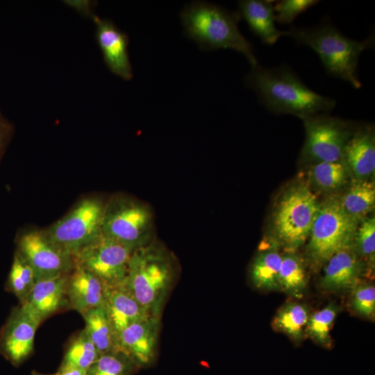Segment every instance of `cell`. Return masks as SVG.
<instances>
[{"label": "cell", "instance_id": "6da1fadb", "mask_svg": "<svg viewBox=\"0 0 375 375\" xmlns=\"http://www.w3.org/2000/svg\"><path fill=\"white\" fill-rule=\"evenodd\" d=\"M245 83L258 96L262 103L272 112L289 114L301 119L318 113H328L336 101L310 89L287 66L252 67L245 77Z\"/></svg>", "mask_w": 375, "mask_h": 375}, {"label": "cell", "instance_id": "7a4b0ae2", "mask_svg": "<svg viewBox=\"0 0 375 375\" xmlns=\"http://www.w3.org/2000/svg\"><path fill=\"white\" fill-rule=\"evenodd\" d=\"M176 275L171 252L153 240L133 250L123 287L151 316L160 317Z\"/></svg>", "mask_w": 375, "mask_h": 375}, {"label": "cell", "instance_id": "3957f363", "mask_svg": "<svg viewBox=\"0 0 375 375\" xmlns=\"http://www.w3.org/2000/svg\"><path fill=\"white\" fill-rule=\"evenodd\" d=\"M180 17L185 35L200 49H233L244 55L251 67L258 65L252 44L238 28L241 17L238 11L195 1L183 8Z\"/></svg>", "mask_w": 375, "mask_h": 375}, {"label": "cell", "instance_id": "277c9868", "mask_svg": "<svg viewBox=\"0 0 375 375\" xmlns=\"http://www.w3.org/2000/svg\"><path fill=\"white\" fill-rule=\"evenodd\" d=\"M285 32V36L312 49L328 74L347 81L356 89L362 86L358 74L359 58L363 51L372 47L374 35L354 40L328 21L312 28L292 27Z\"/></svg>", "mask_w": 375, "mask_h": 375}, {"label": "cell", "instance_id": "5b68a950", "mask_svg": "<svg viewBox=\"0 0 375 375\" xmlns=\"http://www.w3.org/2000/svg\"><path fill=\"white\" fill-rule=\"evenodd\" d=\"M319 206L306 184L297 183L286 190L273 212L272 247L295 253L308 239Z\"/></svg>", "mask_w": 375, "mask_h": 375}, {"label": "cell", "instance_id": "8992f818", "mask_svg": "<svg viewBox=\"0 0 375 375\" xmlns=\"http://www.w3.org/2000/svg\"><path fill=\"white\" fill-rule=\"evenodd\" d=\"M359 223L345 212L339 199L319 203L306 249L309 267L317 272L333 254L353 246Z\"/></svg>", "mask_w": 375, "mask_h": 375}, {"label": "cell", "instance_id": "52a82bcc", "mask_svg": "<svg viewBox=\"0 0 375 375\" xmlns=\"http://www.w3.org/2000/svg\"><path fill=\"white\" fill-rule=\"evenodd\" d=\"M102 234L133 249L154 239V217L150 206L131 197L117 194L106 202Z\"/></svg>", "mask_w": 375, "mask_h": 375}, {"label": "cell", "instance_id": "ba28073f", "mask_svg": "<svg viewBox=\"0 0 375 375\" xmlns=\"http://www.w3.org/2000/svg\"><path fill=\"white\" fill-rule=\"evenodd\" d=\"M106 204L97 197L84 198L44 232L56 246L74 256L102 235Z\"/></svg>", "mask_w": 375, "mask_h": 375}, {"label": "cell", "instance_id": "9c48e42d", "mask_svg": "<svg viewBox=\"0 0 375 375\" xmlns=\"http://www.w3.org/2000/svg\"><path fill=\"white\" fill-rule=\"evenodd\" d=\"M318 113L302 118L306 140L302 149L304 160L322 162L342 160L344 147L355 133L350 122Z\"/></svg>", "mask_w": 375, "mask_h": 375}, {"label": "cell", "instance_id": "30bf717a", "mask_svg": "<svg viewBox=\"0 0 375 375\" xmlns=\"http://www.w3.org/2000/svg\"><path fill=\"white\" fill-rule=\"evenodd\" d=\"M134 249L103 234L78 251L74 264L96 276L106 288L124 285Z\"/></svg>", "mask_w": 375, "mask_h": 375}, {"label": "cell", "instance_id": "8fae6325", "mask_svg": "<svg viewBox=\"0 0 375 375\" xmlns=\"http://www.w3.org/2000/svg\"><path fill=\"white\" fill-rule=\"evenodd\" d=\"M17 252L33 270L35 281L69 274L75 264L73 256L56 246L44 231H29L18 240Z\"/></svg>", "mask_w": 375, "mask_h": 375}, {"label": "cell", "instance_id": "7c38bea8", "mask_svg": "<svg viewBox=\"0 0 375 375\" xmlns=\"http://www.w3.org/2000/svg\"><path fill=\"white\" fill-rule=\"evenodd\" d=\"M42 321L21 304L15 309L0 337V351L10 362L19 365L32 352L36 330Z\"/></svg>", "mask_w": 375, "mask_h": 375}, {"label": "cell", "instance_id": "4fadbf2b", "mask_svg": "<svg viewBox=\"0 0 375 375\" xmlns=\"http://www.w3.org/2000/svg\"><path fill=\"white\" fill-rule=\"evenodd\" d=\"M95 24V37L108 69L124 81L133 78V68L128 55V36L112 21L97 15L91 17Z\"/></svg>", "mask_w": 375, "mask_h": 375}, {"label": "cell", "instance_id": "5bb4252c", "mask_svg": "<svg viewBox=\"0 0 375 375\" xmlns=\"http://www.w3.org/2000/svg\"><path fill=\"white\" fill-rule=\"evenodd\" d=\"M160 317H150L124 328L117 338V349L134 364L146 365L153 358L158 344Z\"/></svg>", "mask_w": 375, "mask_h": 375}, {"label": "cell", "instance_id": "9a60e30c", "mask_svg": "<svg viewBox=\"0 0 375 375\" xmlns=\"http://www.w3.org/2000/svg\"><path fill=\"white\" fill-rule=\"evenodd\" d=\"M324 266L319 285L326 292L351 290L363 272V263L353 245L333 254Z\"/></svg>", "mask_w": 375, "mask_h": 375}, {"label": "cell", "instance_id": "2e32d148", "mask_svg": "<svg viewBox=\"0 0 375 375\" xmlns=\"http://www.w3.org/2000/svg\"><path fill=\"white\" fill-rule=\"evenodd\" d=\"M106 286L93 274L76 265L69 274L66 299L69 306L82 314L104 303Z\"/></svg>", "mask_w": 375, "mask_h": 375}, {"label": "cell", "instance_id": "e0dca14e", "mask_svg": "<svg viewBox=\"0 0 375 375\" xmlns=\"http://www.w3.org/2000/svg\"><path fill=\"white\" fill-rule=\"evenodd\" d=\"M342 161L356 180H366L375 169V137L371 126L355 131L347 142Z\"/></svg>", "mask_w": 375, "mask_h": 375}, {"label": "cell", "instance_id": "ac0fdd59", "mask_svg": "<svg viewBox=\"0 0 375 375\" xmlns=\"http://www.w3.org/2000/svg\"><path fill=\"white\" fill-rule=\"evenodd\" d=\"M68 275L58 274L35 281L26 299L21 304L42 322L60 309L67 299Z\"/></svg>", "mask_w": 375, "mask_h": 375}, {"label": "cell", "instance_id": "d6986e66", "mask_svg": "<svg viewBox=\"0 0 375 375\" xmlns=\"http://www.w3.org/2000/svg\"><path fill=\"white\" fill-rule=\"evenodd\" d=\"M103 305L116 338L129 325L151 316L123 287L106 288Z\"/></svg>", "mask_w": 375, "mask_h": 375}, {"label": "cell", "instance_id": "ffe728a7", "mask_svg": "<svg viewBox=\"0 0 375 375\" xmlns=\"http://www.w3.org/2000/svg\"><path fill=\"white\" fill-rule=\"evenodd\" d=\"M238 13L251 31L264 43L274 44L285 31L275 26V13L272 1L243 0L238 2Z\"/></svg>", "mask_w": 375, "mask_h": 375}, {"label": "cell", "instance_id": "44dd1931", "mask_svg": "<svg viewBox=\"0 0 375 375\" xmlns=\"http://www.w3.org/2000/svg\"><path fill=\"white\" fill-rule=\"evenodd\" d=\"M281 255L271 247L260 251L250 268V277L255 288L260 290H280L279 272Z\"/></svg>", "mask_w": 375, "mask_h": 375}, {"label": "cell", "instance_id": "7402d4cb", "mask_svg": "<svg viewBox=\"0 0 375 375\" xmlns=\"http://www.w3.org/2000/svg\"><path fill=\"white\" fill-rule=\"evenodd\" d=\"M85 330L101 354L117 349V338L103 304L81 314Z\"/></svg>", "mask_w": 375, "mask_h": 375}, {"label": "cell", "instance_id": "603a6c76", "mask_svg": "<svg viewBox=\"0 0 375 375\" xmlns=\"http://www.w3.org/2000/svg\"><path fill=\"white\" fill-rule=\"evenodd\" d=\"M339 201L345 212L360 222L374 208V182L355 179Z\"/></svg>", "mask_w": 375, "mask_h": 375}, {"label": "cell", "instance_id": "cb8c5ba5", "mask_svg": "<svg viewBox=\"0 0 375 375\" xmlns=\"http://www.w3.org/2000/svg\"><path fill=\"white\" fill-rule=\"evenodd\" d=\"M309 316L306 306L288 301L278 309L272 325L276 331L287 335L295 342H300L306 337L305 329Z\"/></svg>", "mask_w": 375, "mask_h": 375}, {"label": "cell", "instance_id": "d4e9b609", "mask_svg": "<svg viewBox=\"0 0 375 375\" xmlns=\"http://www.w3.org/2000/svg\"><path fill=\"white\" fill-rule=\"evenodd\" d=\"M308 284L306 263L295 253H285L281 256L279 272L280 290L287 294L300 298L303 296Z\"/></svg>", "mask_w": 375, "mask_h": 375}, {"label": "cell", "instance_id": "484cf974", "mask_svg": "<svg viewBox=\"0 0 375 375\" xmlns=\"http://www.w3.org/2000/svg\"><path fill=\"white\" fill-rule=\"evenodd\" d=\"M338 311V307L331 303L310 315L306 326V335L322 347L330 348L332 345L330 331Z\"/></svg>", "mask_w": 375, "mask_h": 375}, {"label": "cell", "instance_id": "4316f807", "mask_svg": "<svg viewBox=\"0 0 375 375\" xmlns=\"http://www.w3.org/2000/svg\"><path fill=\"white\" fill-rule=\"evenodd\" d=\"M310 176L318 189L333 191L347 181L348 169L342 160L317 162L312 167Z\"/></svg>", "mask_w": 375, "mask_h": 375}, {"label": "cell", "instance_id": "83f0119b", "mask_svg": "<svg viewBox=\"0 0 375 375\" xmlns=\"http://www.w3.org/2000/svg\"><path fill=\"white\" fill-rule=\"evenodd\" d=\"M100 355L85 330L83 329L70 342L62 365L87 370Z\"/></svg>", "mask_w": 375, "mask_h": 375}, {"label": "cell", "instance_id": "f1b7e54d", "mask_svg": "<svg viewBox=\"0 0 375 375\" xmlns=\"http://www.w3.org/2000/svg\"><path fill=\"white\" fill-rule=\"evenodd\" d=\"M35 283L33 270L17 251L8 276V289L22 303L26 299Z\"/></svg>", "mask_w": 375, "mask_h": 375}, {"label": "cell", "instance_id": "f546056e", "mask_svg": "<svg viewBox=\"0 0 375 375\" xmlns=\"http://www.w3.org/2000/svg\"><path fill=\"white\" fill-rule=\"evenodd\" d=\"M134 362L118 349L102 353L86 370V375H128Z\"/></svg>", "mask_w": 375, "mask_h": 375}, {"label": "cell", "instance_id": "4dcf8cb0", "mask_svg": "<svg viewBox=\"0 0 375 375\" xmlns=\"http://www.w3.org/2000/svg\"><path fill=\"white\" fill-rule=\"evenodd\" d=\"M353 246L357 253L367 258L371 265L374 264L375 253V218L366 217L358 224Z\"/></svg>", "mask_w": 375, "mask_h": 375}, {"label": "cell", "instance_id": "1f68e13d", "mask_svg": "<svg viewBox=\"0 0 375 375\" xmlns=\"http://www.w3.org/2000/svg\"><path fill=\"white\" fill-rule=\"evenodd\" d=\"M350 306L357 315L372 319L375 313V288L372 284L358 283L351 290Z\"/></svg>", "mask_w": 375, "mask_h": 375}, {"label": "cell", "instance_id": "d6a6232c", "mask_svg": "<svg viewBox=\"0 0 375 375\" xmlns=\"http://www.w3.org/2000/svg\"><path fill=\"white\" fill-rule=\"evenodd\" d=\"M316 0H282L273 6L276 22L290 24L301 13L316 5Z\"/></svg>", "mask_w": 375, "mask_h": 375}, {"label": "cell", "instance_id": "836d02e7", "mask_svg": "<svg viewBox=\"0 0 375 375\" xmlns=\"http://www.w3.org/2000/svg\"><path fill=\"white\" fill-rule=\"evenodd\" d=\"M68 2L69 6H72L74 9L85 16L91 18L94 15L93 10L96 3L90 1H68Z\"/></svg>", "mask_w": 375, "mask_h": 375}, {"label": "cell", "instance_id": "e575fe53", "mask_svg": "<svg viewBox=\"0 0 375 375\" xmlns=\"http://www.w3.org/2000/svg\"><path fill=\"white\" fill-rule=\"evenodd\" d=\"M59 375H86V370L80 368L62 365L59 372Z\"/></svg>", "mask_w": 375, "mask_h": 375}, {"label": "cell", "instance_id": "d590c367", "mask_svg": "<svg viewBox=\"0 0 375 375\" xmlns=\"http://www.w3.org/2000/svg\"><path fill=\"white\" fill-rule=\"evenodd\" d=\"M6 125L3 122L2 119H0V149L2 145V142L3 140L4 133L6 131Z\"/></svg>", "mask_w": 375, "mask_h": 375}, {"label": "cell", "instance_id": "8d00e7d4", "mask_svg": "<svg viewBox=\"0 0 375 375\" xmlns=\"http://www.w3.org/2000/svg\"><path fill=\"white\" fill-rule=\"evenodd\" d=\"M33 375H42V374H34ZM53 375H59L58 373L56 374H53Z\"/></svg>", "mask_w": 375, "mask_h": 375}]
</instances>
